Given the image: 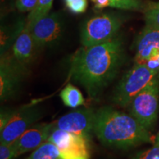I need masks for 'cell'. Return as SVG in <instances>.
<instances>
[{"mask_svg": "<svg viewBox=\"0 0 159 159\" xmlns=\"http://www.w3.org/2000/svg\"><path fill=\"white\" fill-rule=\"evenodd\" d=\"M158 74L145 63H136L123 75L113 94V102L118 106L126 108L133 99L146 88Z\"/></svg>", "mask_w": 159, "mask_h": 159, "instance_id": "277c9868", "label": "cell"}, {"mask_svg": "<svg viewBox=\"0 0 159 159\" xmlns=\"http://www.w3.org/2000/svg\"><path fill=\"white\" fill-rule=\"evenodd\" d=\"M158 100L159 80L156 77L133 99L127 108L130 114L149 130L153 127L158 117Z\"/></svg>", "mask_w": 159, "mask_h": 159, "instance_id": "5b68a950", "label": "cell"}, {"mask_svg": "<svg viewBox=\"0 0 159 159\" xmlns=\"http://www.w3.org/2000/svg\"><path fill=\"white\" fill-rule=\"evenodd\" d=\"M36 49L38 47L30 29L25 24L23 30L12 47V54L18 61L27 66L34 58Z\"/></svg>", "mask_w": 159, "mask_h": 159, "instance_id": "4fadbf2b", "label": "cell"}, {"mask_svg": "<svg viewBox=\"0 0 159 159\" xmlns=\"http://www.w3.org/2000/svg\"><path fill=\"white\" fill-rule=\"evenodd\" d=\"M60 97L66 106L77 108L85 105V99L80 90L74 85L69 83L60 93Z\"/></svg>", "mask_w": 159, "mask_h": 159, "instance_id": "9a60e30c", "label": "cell"}, {"mask_svg": "<svg viewBox=\"0 0 159 159\" xmlns=\"http://www.w3.org/2000/svg\"><path fill=\"white\" fill-rule=\"evenodd\" d=\"M66 5L74 13H83L88 7V0H65Z\"/></svg>", "mask_w": 159, "mask_h": 159, "instance_id": "44dd1931", "label": "cell"}, {"mask_svg": "<svg viewBox=\"0 0 159 159\" xmlns=\"http://www.w3.org/2000/svg\"><path fill=\"white\" fill-rule=\"evenodd\" d=\"M52 129V122L35 124L27 129L13 142L16 156L30 151H33L41 146L47 141Z\"/></svg>", "mask_w": 159, "mask_h": 159, "instance_id": "8fae6325", "label": "cell"}, {"mask_svg": "<svg viewBox=\"0 0 159 159\" xmlns=\"http://www.w3.org/2000/svg\"><path fill=\"white\" fill-rule=\"evenodd\" d=\"M132 159H159V142H154L152 148L138 152Z\"/></svg>", "mask_w": 159, "mask_h": 159, "instance_id": "ffe728a7", "label": "cell"}, {"mask_svg": "<svg viewBox=\"0 0 159 159\" xmlns=\"http://www.w3.org/2000/svg\"><path fill=\"white\" fill-rule=\"evenodd\" d=\"M94 7L98 10L104 9L105 7H111V0H91Z\"/></svg>", "mask_w": 159, "mask_h": 159, "instance_id": "d4e9b609", "label": "cell"}, {"mask_svg": "<svg viewBox=\"0 0 159 159\" xmlns=\"http://www.w3.org/2000/svg\"><path fill=\"white\" fill-rule=\"evenodd\" d=\"M16 109L10 108H2L0 112V130L5 127L13 116Z\"/></svg>", "mask_w": 159, "mask_h": 159, "instance_id": "cb8c5ba5", "label": "cell"}, {"mask_svg": "<svg viewBox=\"0 0 159 159\" xmlns=\"http://www.w3.org/2000/svg\"><path fill=\"white\" fill-rule=\"evenodd\" d=\"M26 21L21 19L12 25L1 26V55H5L10 49H12L16 40L23 30Z\"/></svg>", "mask_w": 159, "mask_h": 159, "instance_id": "5bb4252c", "label": "cell"}, {"mask_svg": "<svg viewBox=\"0 0 159 159\" xmlns=\"http://www.w3.org/2000/svg\"><path fill=\"white\" fill-rule=\"evenodd\" d=\"M136 63H144L159 52V27L146 25L136 41Z\"/></svg>", "mask_w": 159, "mask_h": 159, "instance_id": "7c38bea8", "label": "cell"}, {"mask_svg": "<svg viewBox=\"0 0 159 159\" xmlns=\"http://www.w3.org/2000/svg\"><path fill=\"white\" fill-rule=\"evenodd\" d=\"M47 141L56 145L60 159H90V139L83 135L53 128Z\"/></svg>", "mask_w": 159, "mask_h": 159, "instance_id": "ba28073f", "label": "cell"}, {"mask_svg": "<svg viewBox=\"0 0 159 159\" xmlns=\"http://www.w3.org/2000/svg\"><path fill=\"white\" fill-rule=\"evenodd\" d=\"M95 113L94 109L84 107L63 115L52 124L53 128L83 135L91 140L94 134Z\"/></svg>", "mask_w": 159, "mask_h": 159, "instance_id": "30bf717a", "label": "cell"}, {"mask_svg": "<svg viewBox=\"0 0 159 159\" xmlns=\"http://www.w3.org/2000/svg\"><path fill=\"white\" fill-rule=\"evenodd\" d=\"M94 134L104 146L121 150L155 142L148 129L135 117L111 106L96 111Z\"/></svg>", "mask_w": 159, "mask_h": 159, "instance_id": "7a4b0ae2", "label": "cell"}, {"mask_svg": "<svg viewBox=\"0 0 159 159\" xmlns=\"http://www.w3.org/2000/svg\"><path fill=\"white\" fill-rule=\"evenodd\" d=\"M64 19L59 12L49 13L31 27L30 31L38 48L52 47L62 39Z\"/></svg>", "mask_w": 159, "mask_h": 159, "instance_id": "9c48e42d", "label": "cell"}, {"mask_svg": "<svg viewBox=\"0 0 159 159\" xmlns=\"http://www.w3.org/2000/svg\"><path fill=\"white\" fill-rule=\"evenodd\" d=\"M26 159H60L59 150L53 143L46 141Z\"/></svg>", "mask_w": 159, "mask_h": 159, "instance_id": "2e32d148", "label": "cell"}, {"mask_svg": "<svg viewBox=\"0 0 159 159\" xmlns=\"http://www.w3.org/2000/svg\"><path fill=\"white\" fill-rule=\"evenodd\" d=\"M39 0H16L15 7L20 12H31L35 8Z\"/></svg>", "mask_w": 159, "mask_h": 159, "instance_id": "603a6c76", "label": "cell"}, {"mask_svg": "<svg viewBox=\"0 0 159 159\" xmlns=\"http://www.w3.org/2000/svg\"><path fill=\"white\" fill-rule=\"evenodd\" d=\"M27 73V66L22 64L13 54L1 55L0 61V99L5 101L16 96Z\"/></svg>", "mask_w": 159, "mask_h": 159, "instance_id": "52a82bcc", "label": "cell"}, {"mask_svg": "<svg viewBox=\"0 0 159 159\" xmlns=\"http://www.w3.org/2000/svg\"><path fill=\"white\" fill-rule=\"evenodd\" d=\"M159 142V131H158V134H157L156 139H155V142Z\"/></svg>", "mask_w": 159, "mask_h": 159, "instance_id": "484cf974", "label": "cell"}, {"mask_svg": "<svg viewBox=\"0 0 159 159\" xmlns=\"http://www.w3.org/2000/svg\"><path fill=\"white\" fill-rule=\"evenodd\" d=\"M53 0H39L35 8L29 13L26 19V25L31 29L36 21L48 14L52 6Z\"/></svg>", "mask_w": 159, "mask_h": 159, "instance_id": "e0dca14e", "label": "cell"}, {"mask_svg": "<svg viewBox=\"0 0 159 159\" xmlns=\"http://www.w3.org/2000/svg\"><path fill=\"white\" fill-rule=\"evenodd\" d=\"M16 153L14 144L1 142L0 144V159H15Z\"/></svg>", "mask_w": 159, "mask_h": 159, "instance_id": "7402d4cb", "label": "cell"}, {"mask_svg": "<svg viewBox=\"0 0 159 159\" xmlns=\"http://www.w3.org/2000/svg\"><path fill=\"white\" fill-rule=\"evenodd\" d=\"M125 19L113 13L97 15L87 20L80 30L83 47H91L110 41L118 35Z\"/></svg>", "mask_w": 159, "mask_h": 159, "instance_id": "3957f363", "label": "cell"}, {"mask_svg": "<svg viewBox=\"0 0 159 159\" xmlns=\"http://www.w3.org/2000/svg\"><path fill=\"white\" fill-rule=\"evenodd\" d=\"M148 5V2L143 0H111V7L128 11L144 12Z\"/></svg>", "mask_w": 159, "mask_h": 159, "instance_id": "ac0fdd59", "label": "cell"}, {"mask_svg": "<svg viewBox=\"0 0 159 159\" xmlns=\"http://www.w3.org/2000/svg\"><path fill=\"white\" fill-rule=\"evenodd\" d=\"M144 13L146 25L159 27V3L148 2Z\"/></svg>", "mask_w": 159, "mask_h": 159, "instance_id": "d6986e66", "label": "cell"}, {"mask_svg": "<svg viewBox=\"0 0 159 159\" xmlns=\"http://www.w3.org/2000/svg\"><path fill=\"white\" fill-rule=\"evenodd\" d=\"M43 115L42 107L35 104L25 105L16 109L11 120L0 130V142L9 144L14 142Z\"/></svg>", "mask_w": 159, "mask_h": 159, "instance_id": "8992f818", "label": "cell"}, {"mask_svg": "<svg viewBox=\"0 0 159 159\" xmlns=\"http://www.w3.org/2000/svg\"><path fill=\"white\" fill-rule=\"evenodd\" d=\"M124 41L120 35L91 47H83L70 61L69 75L97 99L118 75L125 62Z\"/></svg>", "mask_w": 159, "mask_h": 159, "instance_id": "6da1fadb", "label": "cell"}]
</instances>
